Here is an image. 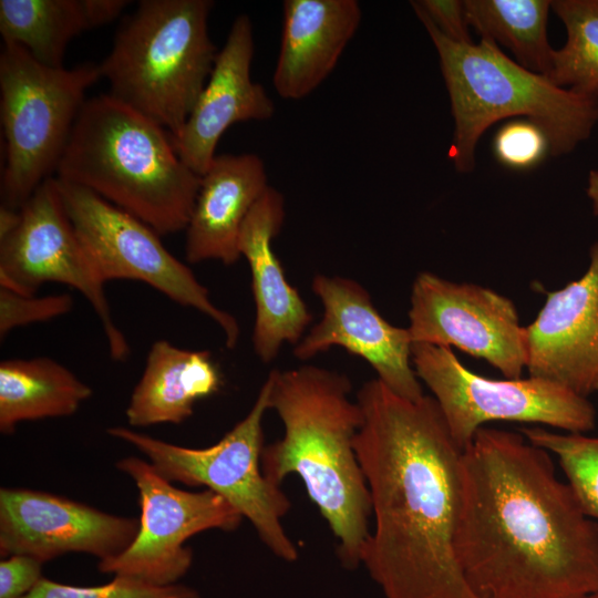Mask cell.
I'll return each mask as SVG.
<instances>
[{
    "label": "cell",
    "mask_w": 598,
    "mask_h": 598,
    "mask_svg": "<svg viewBox=\"0 0 598 598\" xmlns=\"http://www.w3.org/2000/svg\"><path fill=\"white\" fill-rule=\"evenodd\" d=\"M409 319L413 343L458 348L507 379L522 378L526 369L525 327L515 305L492 289L422 271L412 286Z\"/></svg>",
    "instance_id": "13"
},
{
    "label": "cell",
    "mask_w": 598,
    "mask_h": 598,
    "mask_svg": "<svg viewBox=\"0 0 598 598\" xmlns=\"http://www.w3.org/2000/svg\"><path fill=\"white\" fill-rule=\"evenodd\" d=\"M357 402L354 447L373 520L361 565L384 598H478L455 551L462 448L436 401L402 398L373 379Z\"/></svg>",
    "instance_id": "2"
},
{
    "label": "cell",
    "mask_w": 598,
    "mask_h": 598,
    "mask_svg": "<svg viewBox=\"0 0 598 598\" xmlns=\"http://www.w3.org/2000/svg\"><path fill=\"white\" fill-rule=\"evenodd\" d=\"M455 551L478 598L598 592V522L523 433L481 427L462 450Z\"/></svg>",
    "instance_id": "1"
},
{
    "label": "cell",
    "mask_w": 598,
    "mask_h": 598,
    "mask_svg": "<svg viewBox=\"0 0 598 598\" xmlns=\"http://www.w3.org/2000/svg\"><path fill=\"white\" fill-rule=\"evenodd\" d=\"M550 7L565 25L567 39L554 50L548 80L598 96V0H555Z\"/></svg>",
    "instance_id": "25"
},
{
    "label": "cell",
    "mask_w": 598,
    "mask_h": 598,
    "mask_svg": "<svg viewBox=\"0 0 598 598\" xmlns=\"http://www.w3.org/2000/svg\"><path fill=\"white\" fill-rule=\"evenodd\" d=\"M312 291L323 307L321 320L293 348L308 360L333 346L365 360L395 394L419 400L422 385L412 364V339L408 328L388 322L374 307L369 292L355 280L317 275Z\"/></svg>",
    "instance_id": "14"
},
{
    "label": "cell",
    "mask_w": 598,
    "mask_h": 598,
    "mask_svg": "<svg viewBox=\"0 0 598 598\" xmlns=\"http://www.w3.org/2000/svg\"><path fill=\"white\" fill-rule=\"evenodd\" d=\"M268 187L266 167L257 154L216 155L200 176L185 229L186 260L237 262L244 221Z\"/></svg>",
    "instance_id": "19"
},
{
    "label": "cell",
    "mask_w": 598,
    "mask_h": 598,
    "mask_svg": "<svg viewBox=\"0 0 598 598\" xmlns=\"http://www.w3.org/2000/svg\"><path fill=\"white\" fill-rule=\"evenodd\" d=\"M58 182L74 230L104 283L142 281L210 318L223 330L228 348L237 344L240 329L236 318L210 300L208 289L166 249L154 229L93 192Z\"/></svg>",
    "instance_id": "10"
},
{
    "label": "cell",
    "mask_w": 598,
    "mask_h": 598,
    "mask_svg": "<svg viewBox=\"0 0 598 598\" xmlns=\"http://www.w3.org/2000/svg\"><path fill=\"white\" fill-rule=\"evenodd\" d=\"M587 598H598V592L588 596Z\"/></svg>",
    "instance_id": "33"
},
{
    "label": "cell",
    "mask_w": 598,
    "mask_h": 598,
    "mask_svg": "<svg viewBox=\"0 0 598 598\" xmlns=\"http://www.w3.org/2000/svg\"><path fill=\"white\" fill-rule=\"evenodd\" d=\"M533 444L554 454L585 513L598 522V436L522 427Z\"/></svg>",
    "instance_id": "26"
},
{
    "label": "cell",
    "mask_w": 598,
    "mask_h": 598,
    "mask_svg": "<svg viewBox=\"0 0 598 598\" xmlns=\"http://www.w3.org/2000/svg\"><path fill=\"white\" fill-rule=\"evenodd\" d=\"M285 219L282 194L269 186L255 204L241 227L240 255L248 261L256 307L252 347L262 362H271L283 343L297 344L312 315L285 276L272 250V240Z\"/></svg>",
    "instance_id": "18"
},
{
    "label": "cell",
    "mask_w": 598,
    "mask_h": 598,
    "mask_svg": "<svg viewBox=\"0 0 598 598\" xmlns=\"http://www.w3.org/2000/svg\"><path fill=\"white\" fill-rule=\"evenodd\" d=\"M42 561L28 555H11L0 563V598H23L42 579Z\"/></svg>",
    "instance_id": "31"
},
{
    "label": "cell",
    "mask_w": 598,
    "mask_h": 598,
    "mask_svg": "<svg viewBox=\"0 0 598 598\" xmlns=\"http://www.w3.org/2000/svg\"><path fill=\"white\" fill-rule=\"evenodd\" d=\"M413 3L447 39L461 44H472L464 1L420 0Z\"/></svg>",
    "instance_id": "30"
},
{
    "label": "cell",
    "mask_w": 598,
    "mask_h": 598,
    "mask_svg": "<svg viewBox=\"0 0 598 598\" xmlns=\"http://www.w3.org/2000/svg\"><path fill=\"white\" fill-rule=\"evenodd\" d=\"M355 0H285L274 87L286 100L311 94L333 71L361 22Z\"/></svg>",
    "instance_id": "20"
},
{
    "label": "cell",
    "mask_w": 598,
    "mask_h": 598,
    "mask_svg": "<svg viewBox=\"0 0 598 598\" xmlns=\"http://www.w3.org/2000/svg\"><path fill=\"white\" fill-rule=\"evenodd\" d=\"M72 307L73 299L69 293L35 297L0 286L1 340L16 328L58 318L70 312Z\"/></svg>",
    "instance_id": "29"
},
{
    "label": "cell",
    "mask_w": 598,
    "mask_h": 598,
    "mask_svg": "<svg viewBox=\"0 0 598 598\" xmlns=\"http://www.w3.org/2000/svg\"><path fill=\"white\" fill-rule=\"evenodd\" d=\"M254 52L251 21L247 14H239L189 116L176 134H169L179 158L199 176L212 164L221 135L233 124L267 121L275 113L265 87L251 80Z\"/></svg>",
    "instance_id": "17"
},
{
    "label": "cell",
    "mask_w": 598,
    "mask_h": 598,
    "mask_svg": "<svg viewBox=\"0 0 598 598\" xmlns=\"http://www.w3.org/2000/svg\"><path fill=\"white\" fill-rule=\"evenodd\" d=\"M548 0H465L470 28L505 47L525 69L548 76L554 50L547 38Z\"/></svg>",
    "instance_id": "24"
},
{
    "label": "cell",
    "mask_w": 598,
    "mask_h": 598,
    "mask_svg": "<svg viewBox=\"0 0 598 598\" xmlns=\"http://www.w3.org/2000/svg\"><path fill=\"white\" fill-rule=\"evenodd\" d=\"M411 3L439 54L454 118L450 158L458 173L474 169L482 134L501 120L523 117L538 124L551 156L567 155L589 138L598 123V96L557 86L488 39L477 44L453 42Z\"/></svg>",
    "instance_id": "5"
},
{
    "label": "cell",
    "mask_w": 598,
    "mask_h": 598,
    "mask_svg": "<svg viewBox=\"0 0 598 598\" xmlns=\"http://www.w3.org/2000/svg\"><path fill=\"white\" fill-rule=\"evenodd\" d=\"M101 78L99 64L48 66L21 45L3 42L0 116L6 163L1 206L19 210L56 172L85 93Z\"/></svg>",
    "instance_id": "7"
},
{
    "label": "cell",
    "mask_w": 598,
    "mask_h": 598,
    "mask_svg": "<svg viewBox=\"0 0 598 598\" xmlns=\"http://www.w3.org/2000/svg\"><path fill=\"white\" fill-rule=\"evenodd\" d=\"M127 0H0L2 42L24 48L48 66H63L69 43L84 31L105 25Z\"/></svg>",
    "instance_id": "22"
},
{
    "label": "cell",
    "mask_w": 598,
    "mask_h": 598,
    "mask_svg": "<svg viewBox=\"0 0 598 598\" xmlns=\"http://www.w3.org/2000/svg\"><path fill=\"white\" fill-rule=\"evenodd\" d=\"M586 194L591 203L592 214L598 216V169L589 172Z\"/></svg>",
    "instance_id": "32"
},
{
    "label": "cell",
    "mask_w": 598,
    "mask_h": 598,
    "mask_svg": "<svg viewBox=\"0 0 598 598\" xmlns=\"http://www.w3.org/2000/svg\"><path fill=\"white\" fill-rule=\"evenodd\" d=\"M92 389L58 361L7 359L0 363V432L12 434L23 421L74 414Z\"/></svg>",
    "instance_id": "23"
},
{
    "label": "cell",
    "mask_w": 598,
    "mask_h": 598,
    "mask_svg": "<svg viewBox=\"0 0 598 598\" xmlns=\"http://www.w3.org/2000/svg\"><path fill=\"white\" fill-rule=\"evenodd\" d=\"M140 522L101 512L66 497L27 488L0 489V555H28L44 563L78 551L100 560L124 551Z\"/></svg>",
    "instance_id": "15"
},
{
    "label": "cell",
    "mask_w": 598,
    "mask_h": 598,
    "mask_svg": "<svg viewBox=\"0 0 598 598\" xmlns=\"http://www.w3.org/2000/svg\"><path fill=\"white\" fill-rule=\"evenodd\" d=\"M220 370L207 350H186L167 340L151 346L143 374L131 395L126 417L132 426L179 424L197 401L216 393Z\"/></svg>",
    "instance_id": "21"
},
{
    "label": "cell",
    "mask_w": 598,
    "mask_h": 598,
    "mask_svg": "<svg viewBox=\"0 0 598 598\" xmlns=\"http://www.w3.org/2000/svg\"><path fill=\"white\" fill-rule=\"evenodd\" d=\"M525 333L529 377L585 398L598 392V240L585 274L549 292Z\"/></svg>",
    "instance_id": "16"
},
{
    "label": "cell",
    "mask_w": 598,
    "mask_h": 598,
    "mask_svg": "<svg viewBox=\"0 0 598 598\" xmlns=\"http://www.w3.org/2000/svg\"><path fill=\"white\" fill-rule=\"evenodd\" d=\"M269 410L285 433L261 453L264 475L277 485L291 474L305 484L338 542L342 565L355 568L370 532L371 499L354 439L362 425L350 380L316 365L272 370Z\"/></svg>",
    "instance_id": "3"
},
{
    "label": "cell",
    "mask_w": 598,
    "mask_h": 598,
    "mask_svg": "<svg viewBox=\"0 0 598 598\" xmlns=\"http://www.w3.org/2000/svg\"><path fill=\"white\" fill-rule=\"evenodd\" d=\"M494 155L502 165L515 171H527L550 155V143L535 122L517 117L507 121L495 133Z\"/></svg>",
    "instance_id": "28"
},
{
    "label": "cell",
    "mask_w": 598,
    "mask_h": 598,
    "mask_svg": "<svg viewBox=\"0 0 598 598\" xmlns=\"http://www.w3.org/2000/svg\"><path fill=\"white\" fill-rule=\"evenodd\" d=\"M55 173L159 236L186 229L200 185L167 130L107 93L83 104Z\"/></svg>",
    "instance_id": "4"
},
{
    "label": "cell",
    "mask_w": 598,
    "mask_h": 598,
    "mask_svg": "<svg viewBox=\"0 0 598 598\" xmlns=\"http://www.w3.org/2000/svg\"><path fill=\"white\" fill-rule=\"evenodd\" d=\"M269 393L267 378L248 414L216 444L204 448L171 444L123 426L111 427L107 433L135 446L169 482L206 486L223 496L251 523L271 553L295 561L298 549L282 525L291 503L280 485L264 475L260 463Z\"/></svg>",
    "instance_id": "8"
},
{
    "label": "cell",
    "mask_w": 598,
    "mask_h": 598,
    "mask_svg": "<svg viewBox=\"0 0 598 598\" xmlns=\"http://www.w3.org/2000/svg\"><path fill=\"white\" fill-rule=\"evenodd\" d=\"M23 598H198V595L185 586H154L115 576L112 581L93 587L63 585L42 578Z\"/></svg>",
    "instance_id": "27"
},
{
    "label": "cell",
    "mask_w": 598,
    "mask_h": 598,
    "mask_svg": "<svg viewBox=\"0 0 598 598\" xmlns=\"http://www.w3.org/2000/svg\"><path fill=\"white\" fill-rule=\"evenodd\" d=\"M47 282L78 290L100 320L111 358L128 357L131 348L113 319L105 283L74 230L56 177L35 189L19 209L16 227L0 237V286L34 295Z\"/></svg>",
    "instance_id": "11"
},
{
    "label": "cell",
    "mask_w": 598,
    "mask_h": 598,
    "mask_svg": "<svg viewBox=\"0 0 598 598\" xmlns=\"http://www.w3.org/2000/svg\"><path fill=\"white\" fill-rule=\"evenodd\" d=\"M210 0H142L100 66L112 97L176 134L215 63Z\"/></svg>",
    "instance_id": "6"
},
{
    "label": "cell",
    "mask_w": 598,
    "mask_h": 598,
    "mask_svg": "<svg viewBox=\"0 0 598 598\" xmlns=\"http://www.w3.org/2000/svg\"><path fill=\"white\" fill-rule=\"evenodd\" d=\"M412 364L462 450L484 424L494 421L543 424L567 433H588L596 426L589 400L557 383L534 377H482L450 348L429 343L412 344Z\"/></svg>",
    "instance_id": "9"
},
{
    "label": "cell",
    "mask_w": 598,
    "mask_h": 598,
    "mask_svg": "<svg viewBox=\"0 0 598 598\" xmlns=\"http://www.w3.org/2000/svg\"><path fill=\"white\" fill-rule=\"evenodd\" d=\"M138 491L141 518L137 534L121 554L99 561V569L154 586H171L186 574L193 561L185 542L208 530H235L243 516L212 489H179L151 463L130 456L116 463Z\"/></svg>",
    "instance_id": "12"
}]
</instances>
